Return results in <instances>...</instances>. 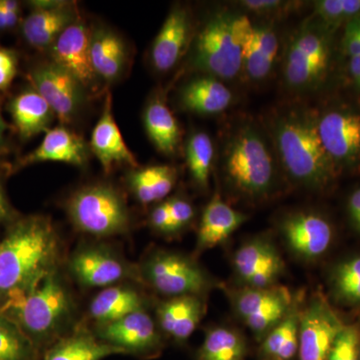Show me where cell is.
I'll return each mask as SVG.
<instances>
[{
  "instance_id": "6",
  "label": "cell",
  "mask_w": 360,
  "mask_h": 360,
  "mask_svg": "<svg viewBox=\"0 0 360 360\" xmlns=\"http://www.w3.org/2000/svg\"><path fill=\"white\" fill-rule=\"evenodd\" d=\"M68 213L80 231L94 236H113L129 229V212L112 187L92 186L80 189L68 201Z\"/></svg>"
},
{
  "instance_id": "37",
  "label": "cell",
  "mask_w": 360,
  "mask_h": 360,
  "mask_svg": "<svg viewBox=\"0 0 360 360\" xmlns=\"http://www.w3.org/2000/svg\"><path fill=\"white\" fill-rule=\"evenodd\" d=\"M328 360H360V330L354 324L345 326L333 343Z\"/></svg>"
},
{
  "instance_id": "18",
  "label": "cell",
  "mask_w": 360,
  "mask_h": 360,
  "mask_svg": "<svg viewBox=\"0 0 360 360\" xmlns=\"http://www.w3.org/2000/svg\"><path fill=\"white\" fill-rule=\"evenodd\" d=\"M191 35V20L186 9L175 6L153 42L151 61L160 72L174 68L186 51Z\"/></svg>"
},
{
  "instance_id": "45",
  "label": "cell",
  "mask_w": 360,
  "mask_h": 360,
  "mask_svg": "<svg viewBox=\"0 0 360 360\" xmlns=\"http://www.w3.org/2000/svg\"><path fill=\"white\" fill-rule=\"evenodd\" d=\"M348 210L355 226L360 231V188L355 191L348 201Z\"/></svg>"
},
{
  "instance_id": "24",
  "label": "cell",
  "mask_w": 360,
  "mask_h": 360,
  "mask_svg": "<svg viewBox=\"0 0 360 360\" xmlns=\"http://www.w3.org/2000/svg\"><path fill=\"white\" fill-rule=\"evenodd\" d=\"M231 101V90L214 77L195 78L180 91L184 108L198 115H217L226 110Z\"/></svg>"
},
{
  "instance_id": "29",
  "label": "cell",
  "mask_w": 360,
  "mask_h": 360,
  "mask_svg": "<svg viewBox=\"0 0 360 360\" xmlns=\"http://www.w3.org/2000/svg\"><path fill=\"white\" fill-rule=\"evenodd\" d=\"M127 354L85 331L63 338L47 352L44 360H103L110 355Z\"/></svg>"
},
{
  "instance_id": "19",
  "label": "cell",
  "mask_w": 360,
  "mask_h": 360,
  "mask_svg": "<svg viewBox=\"0 0 360 360\" xmlns=\"http://www.w3.org/2000/svg\"><path fill=\"white\" fill-rule=\"evenodd\" d=\"M70 269L78 283L89 288H104L122 281L127 267L111 253L98 248H86L75 253Z\"/></svg>"
},
{
  "instance_id": "25",
  "label": "cell",
  "mask_w": 360,
  "mask_h": 360,
  "mask_svg": "<svg viewBox=\"0 0 360 360\" xmlns=\"http://www.w3.org/2000/svg\"><path fill=\"white\" fill-rule=\"evenodd\" d=\"M278 46V39L271 26L253 27L252 34L243 49V68L251 80L257 82L269 77L276 63Z\"/></svg>"
},
{
  "instance_id": "35",
  "label": "cell",
  "mask_w": 360,
  "mask_h": 360,
  "mask_svg": "<svg viewBox=\"0 0 360 360\" xmlns=\"http://www.w3.org/2000/svg\"><path fill=\"white\" fill-rule=\"evenodd\" d=\"M32 341L20 326L0 316V360H33Z\"/></svg>"
},
{
  "instance_id": "47",
  "label": "cell",
  "mask_w": 360,
  "mask_h": 360,
  "mask_svg": "<svg viewBox=\"0 0 360 360\" xmlns=\"http://www.w3.org/2000/svg\"><path fill=\"white\" fill-rule=\"evenodd\" d=\"M349 70L355 84L360 89V56L350 58Z\"/></svg>"
},
{
  "instance_id": "27",
  "label": "cell",
  "mask_w": 360,
  "mask_h": 360,
  "mask_svg": "<svg viewBox=\"0 0 360 360\" xmlns=\"http://www.w3.org/2000/svg\"><path fill=\"white\" fill-rule=\"evenodd\" d=\"M11 113L14 125L22 139L49 130L53 111L35 89L26 90L13 99Z\"/></svg>"
},
{
  "instance_id": "31",
  "label": "cell",
  "mask_w": 360,
  "mask_h": 360,
  "mask_svg": "<svg viewBox=\"0 0 360 360\" xmlns=\"http://www.w3.org/2000/svg\"><path fill=\"white\" fill-rule=\"evenodd\" d=\"M139 309H142V300L136 291L115 286L101 291L92 300L90 315L103 326Z\"/></svg>"
},
{
  "instance_id": "20",
  "label": "cell",
  "mask_w": 360,
  "mask_h": 360,
  "mask_svg": "<svg viewBox=\"0 0 360 360\" xmlns=\"http://www.w3.org/2000/svg\"><path fill=\"white\" fill-rule=\"evenodd\" d=\"M111 96H106L104 110L101 120L92 131L90 146L94 155L101 161L106 172L116 163H127L136 167L137 161L123 139L122 132L112 115Z\"/></svg>"
},
{
  "instance_id": "42",
  "label": "cell",
  "mask_w": 360,
  "mask_h": 360,
  "mask_svg": "<svg viewBox=\"0 0 360 360\" xmlns=\"http://www.w3.org/2000/svg\"><path fill=\"white\" fill-rule=\"evenodd\" d=\"M20 4L13 0H0V30L13 27L18 23Z\"/></svg>"
},
{
  "instance_id": "9",
  "label": "cell",
  "mask_w": 360,
  "mask_h": 360,
  "mask_svg": "<svg viewBox=\"0 0 360 360\" xmlns=\"http://www.w3.org/2000/svg\"><path fill=\"white\" fill-rule=\"evenodd\" d=\"M231 296L239 319L258 340H264L288 314L295 302L290 291L279 285L264 288L243 286L231 291Z\"/></svg>"
},
{
  "instance_id": "15",
  "label": "cell",
  "mask_w": 360,
  "mask_h": 360,
  "mask_svg": "<svg viewBox=\"0 0 360 360\" xmlns=\"http://www.w3.org/2000/svg\"><path fill=\"white\" fill-rule=\"evenodd\" d=\"M284 239L297 257L314 260L322 257L333 243V231L330 224L312 212H300L284 219Z\"/></svg>"
},
{
  "instance_id": "8",
  "label": "cell",
  "mask_w": 360,
  "mask_h": 360,
  "mask_svg": "<svg viewBox=\"0 0 360 360\" xmlns=\"http://www.w3.org/2000/svg\"><path fill=\"white\" fill-rule=\"evenodd\" d=\"M143 276L161 295L174 296L198 295L212 286L207 274L188 258L158 251L143 265Z\"/></svg>"
},
{
  "instance_id": "5",
  "label": "cell",
  "mask_w": 360,
  "mask_h": 360,
  "mask_svg": "<svg viewBox=\"0 0 360 360\" xmlns=\"http://www.w3.org/2000/svg\"><path fill=\"white\" fill-rule=\"evenodd\" d=\"M21 330L35 338L56 333L70 314L71 300L56 271L47 274L30 290L7 300Z\"/></svg>"
},
{
  "instance_id": "13",
  "label": "cell",
  "mask_w": 360,
  "mask_h": 360,
  "mask_svg": "<svg viewBox=\"0 0 360 360\" xmlns=\"http://www.w3.org/2000/svg\"><path fill=\"white\" fill-rule=\"evenodd\" d=\"M233 269L245 286L264 288L276 285L283 274L284 264L272 243L264 239H253L236 250Z\"/></svg>"
},
{
  "instance_id": "28",
  "label": "cell",
  "mask_w": 360,
  "mask_h": 360,
  "mask_svg": "<svg viewBox=\"0 0 360 360\" xmlns=\"http://www.w3.org/2000/svg\"><path fill=\"white\" fill-rule=\"evenodd\" d=\"M302 298L296 297L288 314L262 340L260 352L269 360H291L298 352Z\"/></svg>"
},
{
  "instance_id": "22",
  "label": "cell",
  "mask_w": 360,
  "mask_h": 360,
  "mask_svg": "<svg viewBox=\"0 0 360 360\" xmlns=\"http://www.w3.org/2000/svg\"><path fill=\"white\" fill-rule=\"evenodd\" d=\"M243 213L233 210L215 193L203 212L198 236V248L210 250L226 240L245 221Z\"/></svg>"
},
{
  "instance_id": "11",
  "label": "cell",
  "mask_w": 360,
  "mask_h": 360,
  "mask_svg": "<svg viewBox=\"0 0 360 360\" xmlns=\"http://www.w3.org/2000/svg\"><path fill=\"white\" fill-rule=\"evenodd\" d=\"M30 79L59 120L63 123L72 122L84 99V87L79 82L53 63L32 71Z\"/></svg>"
},
{
  "instance_id": "14",
  "label": "cell",
  "mask_w": 360,
  "mask_h": 360,
  "mask_svg": "<svg viewBox=\"0 0 360 360\" xmlns=\"http://www.w3.org/2000/svg\"><path fill=\"white\" fill-rule=\"evenodd\" d=\"M324 148L333 162L354 165L360 160V115L329 111L317 120Z\"/></svg>"
},
{
  "instance_id": "46",
  "label": "cell",
  "mask_w": 360,
  "mask_h": 360,
  "mask_svg": "<svg viewBox=\"0 0 360 360\" xmlns=\"http://www.w3.org/2000/svg\"><path fill=\"white\" fill-rule=\"evenodd\" d=\"M345 20L360 18V0H342Z\"/></svg>"
},
{
  "instance_id": "40",
  "label": "cell",
  "mask_w": 360,
  "mask_h": 360,
  "mask_svg": "<svg viewBox=\"0 0 360 360\" xmlns=\"http://www.w3.org/2000/svg\"><path fill=\"white\" fill-rule=\"evenodd\" d=\"M18 72V59L13 51L0 49V90H6Z\"/></svg>"
},
{
  "instance_id": "36",
  "label": "cell",
  "mask_w": 360,
  "mask_h": 360,
  "mask_svg": "<svg viewBox=\"0 0 360 360\" xmlns=\"http://www.w3.org/2000/svg\"><path fill=\"white\" fill-rule=\"evenodd\" d=\"M333 286L343 302L360 304V257L338 265L333 272Z\"/></svg>"
},
{
  "instance_id": "12",
  "label": "cell",
  "mask_w": 360,
  "mask_h": 360,
  "mask_svg": "<svg viewBox=\"0 0 360 360\" xmlns=\"http://www.w3.org/2000/svg\"><path fill=\"white\" fill-rule=\"evenodd\" d=\"M90 41L91 32L77 20L59 35L51 47L52 63L70 73L84 89H94L97 78L92 68Z\"/></svg>"
},
{
  "instance_id": "44",
  "label": "cell",
  "mask_w": 360,
  "mask_h": 360,
  "mask_svg": "<svg viewBox=\"0 0 360 360\" xmlns=\"http://www.w3.org/2000/svg\"><path fill=\"white\" fill-rule=\"evenodd\" d=\"M240 4L248 11L255 13H271L285 6L288 2L278 1V0H246V1H241Z\"/></svg>"
},
{
  "instance_id": "2",
  "label": "cell",
  "mask_w": 360,
  "mask_h": 360,
  "mask_svg": "<svg viewBox=\"0 0 360 360\" xmlns=\"http://www.w3.org/2000/svg\"><path fill=\"white\" fill-rule=\"evenodd\" d=\"M274 139L284 169L296 184L321 189L333 179L335 163L311 116L296 111L281 116L274 125Z\"/></svg>"
},
{
  "instance_id": "33",
  "label": "cell",
  "mask_w": 360,
  "mask_h": 360,
  "mask_svg": "<svg viewBox=\"0 0 360 360\" xmlns=\"http://www.w3.org/2000/svg\"><path fill=\"white\" fill-rule=\"evenodd\" d=\"M245 338L234 329L217 326L206 333L198 360H245Z\"/></svg>"
},
{
  "instance_id": "10",
  "label": "cell",
  "mask_w": 360,
  "mask_h": 360,
  "mask_svg": "<svg viewBox=\"0 0 360 360\" xmlns=\"http://www.w3.org/2000/svg\"><path fill=\"white\" fill-rule=\"evenodd\" d=\"M345 324L321 292H316L302 310L298 336L300 360H328Z\"/></svg>"
},
{
  "instance_id": "41",
  "label": "cell",
  "mask_w": 360,
  "mask_h": 360,
  "mask_svg": "<svg viewBox=\"0 0 360 360\" xmlns=\"http://www.w3.org/2000/svg\"><path fill=\"white\" fill-rule=\"evenodd\" d=\"M343 47L350 58L360 56V18L348 21L343 37Z\"/></svg>"
},
{
  "instance_id": "32",
  "label": "cell",
  "mask_w": 360,
  "mask_h": 360,
  "mask_svg": "<svg viewBox=\"0 0 360 360\" xmlns=\"http://www.w3.org/2000/svg\"><path fill=\"white\" fill-rule=\"evenodd\" d=\"M176 181V169L169 165H155L135 170L129 184L137 200L144 205L161 200L169 194Z\"/></svg>"
},
{
  "instance_id": "39",
  "label": "cell",
  "mask_w": 360,
  "mask_h": 360,
  "mask_svg": "<svg viewBox=\"0 0 360 360\" xmlns=\"http://www.w3.org/2000/svg\"><path fill=\"white\" fill-rule=\"evenodd\" d=\"M315 4L317 14L326 25L335 26L345 20L342 0H321Z\"/></svg>"
},
{
  "instance_id": "7",
  "label": "cell",
  "mask_w": 360,
  "mask_h": 360,
  "mask_svg": "<svg viewBox=\"0 0 360 360\" xmlns=\"http://www.w3.org/2000/svg\"><path fill=\"white\" fill-rule=\"evenodd\" d=\"M330 49L326 34L302 28L291 40L284 61V79L291 89L307 90L321 82L328 71Z\"/></svg>"
},
{
  "instance_id": "48",
  "label": "cell",
  "mask_w": 360,
  "mask_h": 360,
  "mask_svg": "<svg viewBox=\"0 0 360 360\" xmlns=\"http://www.w3.org/2000/svg\"><path fill=\"white\" fill-rule=\"evenodd\" d=\"M11 214V206H9L8 201L4 195V191L0 187V221L8 219Z\"/></svg>"
},
{
  "instance_id": "49",
  "label": "cell",
  "mask_w": 360,
  "mask_h": 360,
  "mask_svg": "<svg viewBox=\"0 0 360 360\" xmlns=\"http://www.w3.org/2000/svg\"><path fill=\"white\" fill-rule=\"evenodd\" d=\"M6 123H4V120H2L1 113H0V141H2V137H4V130H6Z\"/></svg>"
},
{
  "instance_id": "38",
  "label": "cell",
  "mask_w": 360,
  "mask_h": 360,
  "mask_svg": "<svg viewBox=\"0 0 360 360\" xmlns=\"http://www.w3.org/2000/svg\"><path fill=\"white\" fill-rule=\"evenodd\" d=\"M172 217V232L179 231L193 220L194 210L188 201L181 198H174L167 201Z\"/></svg>"
},
{
  "instance_id": "3",
  "label": "cell",
  "mask_w": 360,
  "mask_h": 360,
  "mask_svg": "<svg viewBox=\"0 0 360 360\" xmlns=\"http://www.w3.org/2000/svg\"><path fill=\"white\" fill-rule=\"evenodd\" d=\"M245 15L220 13L205 23L194 42L193 63L212 77L231 79L243 70V49L253 32Z\"/></svg>"
},
{
  "instance_id": "30",
  "label": "cell",
  "mask_w": 360,
  "mask_h": 360,
  "mask_svg": "<svg viewBox=\"0 0 360 360\" xmlns=\"http://www.w3.org/2000/svg\"><path fill=\"white\" fill-rule=\"evenodd\" d=\"M144 125L149 139L156 148L165 155H174L179 148V124L167 104L160 98L153 99L144 111Z\"/></svg>"
},
{
  "instance_id": "26",
  "label": "cell",
  "mask_w": 360,
  "mask_h": 360,
  "mask_svg": "<svg viewBox=\"0 0 360 360\" xmlns=\"http://www.w3.org/2000/svg\"><path fill=\"white\" fill-rule=\"evenodd\" d=\"M90 56L97 77L112 82L124 68L127 51L118 35L105 28H99L91 32Z\"/></svg>"
},
{
  "instance_id": "4",
  "label": "cell",
  "mask_w": 360,
  "mask_h": 360,
  "mask_svg": "<svg viewBox=\"0 0 360 360\" xmlns=\"http://www.w3.org/2000/svg\"><path fill=\"white\" fill-rule=\"evenodd\" d=\"M224 172L232 187L250 198L269 195L276 184L274 156L264 137L255 127L245 125L227 144Z\"/></svg>"
},
{
  "instance_id": "21",
  "label": "cell",
  "mask_w": 360,
  "mask_h": 360,
  "mask_svg": "<svg viewBox=\"0 0 360 360\" xmlns=\"http://www.w3.org/2000/svg\"><path fill=\"white\" fill-rule=\"evenodd\" d=\"M89 158V148L82 137L65 127L49 129L39 148L25 156L21 165L44 161H58L82 167Z\"/></svg>"
},
{
  "instance_id": "16",
  "label": "cell",
  "mask_w": 360,
  "mask_h": 360,
  "mask_svg": "<svg viewBox=\"0 0 360 360\" xmlns=\"http://www.w3.org/2000/svg\"><path fill=\"white\" fill-rule=\"evenodd\" d=\"M99 338L125 352H150L160 345V340L153 319L142 309L125 315L99 328Z\"/></svg>"
},
{
  "instance_id": "1",
  "label": "cell",
  "mask_w": 360,
  "mask_h": 360,
  "mask_svg": "<svg viewBox=\"0 0 360 360\" xmlns=\"http://www.w3.org/2000/svg\"><path fill=\"white\" fill-rule=\"evenodd\" d=\"M58 239L49 220H21L0 243V297L4 302L25 292L56 271Z\"/></svg>"
},
{
  "instance_id": "34",
  "label": "cell",
  "mask_w": 360,
  "mask_h": 360,
  "mask_svg": "<svg viewBox=\"0 0 360 360\" xmlns=\"http://www.w3.org/2000/svg\"><path fill=\"white\" fill-rule=\"evenodd\" d=\"M214 148L210 135L196 132L189 137L186 146V160L189 172L195 184L206 188L210 182Z\"/></svg>"
},
{
  "instance_id": "17",
  "label": "cell",
  "mask_w": 360,
  "mask_h": 360,
  "mask_svg": "<svg viewBox=\"0 0 360 360\" xmlns=\"http://www.w3.org/2000/svg\"><path fill=\"white\" fill-rule=\"evenodd\" d=\"M77 20V11L63 1L37 2L22 25L23 37L32 46L46 49L66 28Z\"/></svg>"
},
{
  "instance_id": "23",
  "label": "cell",
  "mask_w": 360,
  "mask_h": 360,
  "mask_svg": "<svg viewBox=\"0 0 360 360\" xmlns=\"http://www.w3.org/2000/svg\"><path fill=\"white\" fill-rule=\"evenodd\" d=\"M205 307L198 295L174 297L158 307V315L162 330L175 340H186L205 314Z\"/></svg>"
},
{
  "instance_id": "43",
  "label": "cell",
  "mask_w": 360,
  "mask_h": 360,
  "mask_svg": "<svg viewBox=\"0 0 360 360\" xmlns=\"http://www.w3.org/2000/svg\"><path fill=\"white\" fill-rule=\"evenodd\" d=\"M150 224L153 229L160 232H172V217H170L168 203H160L153 210L150 215Z\"/></svg>"
}]
</instances>
